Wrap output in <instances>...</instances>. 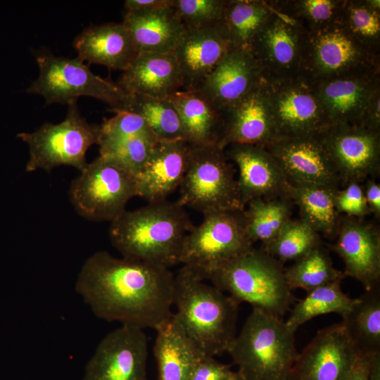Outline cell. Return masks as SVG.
Instances as JSON below:
<instances>
[{
	"instance_id": "cell-45",
	"label": "cell",
	"mask_w": 380,
	"mask_h": 380,
	"mask_svg": "<svg viewBox=\"0 0 380 380\" xmlns=\"http://www.w3.org/2000/svg\"><path fill=\"white\" fill-rule=\"evenodd\" d=\"M360 125L374 130H380V89L376 91L370 99Z\"/></svg>"
},
{
	"instance_id": "cell-12",
	"label": "cell",
	"mask_w": 380,
	"mask_h": 380,
	"mask_svg": "<svg viewBox=\"0 0 380 380\" xmlns=\"http://www.w3.org/2000/svg\"><path fill=\"white\" fill-rule=\"evenodd\" d=\"M265 80L275 138L319 134L332 125L311 82L304 77Z\"/></svg>"
},
{
	"instance_id": "cell-14",
	"label": "cell",
	"mask_w": 380,
	"mask_h": 380,
	"mask_svg": "<svg viewBox=\"0 0 380 380\" xmlns=\"http://www.w3.org/2000/svg\"><path fill=\"white\" fill-rule=\"evenodd\" d=\"M323 133L277 137L264 147L280 167L288 183L337 191L342 186L324 141Z\"/></svg>"
},
{
	"instance_id": "cell-39",
	"label": "cell",
	"mask_w": 380,
	"mask_h": 380,
	"mask_svg": "<svg viewBox=\"0 0 380 380\" xmlns=\"http://www.w3.org/2000/svg\"><path fill=\"white\" fill-rule=\"evenodd\" d=\"M158 140L144 136L99 137V156L138 176Z\"/></svg>"
},
{
	"instance_id": "cell-47",
	"label": "cell",
	"mask_w": 380,
	"mask_h": 380,
	"mask_svg": "<svg viewBox=\"0 0 380 380\" xmlns=\"http://www.w3.org/2000/svg\"><path fill=\"white\" fill-rule=\"evenodd\" d=\"M175 0H127L125 8L127 12L151 11L174 6Z\"/></svg>"
},
{
	"instance_id": "cell-17",
	"label": "cell",
	"mask_w": 380,
	"mask_h": 380,
	"mask_svg": "<svg viewBox=\"0 0 380 380\" xmlns=\"http://www.w3.org/2000/svg\"><path fill=\"white\" fill-rule=\"evenodd\" d=\"M357 356L344 326L332 324L298 354L291 380H346Z\"/></svg>"
},
{
	"instance_id": "cell-7",
	"label": "cell",
	"mask_w": 380,
	"mask_h": 380,
	"mask_svg": "<svg viewBox=\"0 0 380 380\" xmlns=\"http://www.w3.org/2000/svg\"><path fill=\"white\" fill-rule=\"evenodd\" d=\"M36 61L39 77L27 92L42 95L47 105H69L80 96H86L105 102L112 111L127 109L132 95L117 82L94 74L89 65L78 58L58 57L42 50L36 54Z\"/></svg>"
},
{
	"instance_id": "cell-48",
	"label": "cell",
	"mask_w": 380,
	"mask_h": 380,
	"mask_svg": "<svg viewBox=\"0 0 380 380\" xmlns=\"http://www.w3.org/2000/svg\"><path fill=\"white\" fill-rule=\"evenodd\" d=\"M375 354L358 355L346 380H369L371 362Z\"/></svg>"
},
{
	"instance_id": "cell-13",
	"label": "cell",
	"mask_w": 380,
	"mask_h": 380,
	"mask_svg": "<svg viewBox=\"0 0 380 380\" xmlns=\"http://www.w3.org/2000/svg\"><path fill=\"white\" fill-rule=\"evenodd\" d=\"M272 10L270 18L254 38L249 50L265 79L288 80L303 77L308 32L291 18Z\"/></svg>"
},
{
	"instance_id": "cell-40",
	"label": "cell",
	"mask_w": 380,
	"mask_h": 380,
	"mask_svg": "<svg viewBox=\"0 0 380 380\" xmlns=\"http://www.w3.org/2000/svg\"><path fill=\"white\" fill-rule=\"evenodd\" d=\"M319 245V234L300 218L291 219L272 241L261 248L283 264L298 260Z\"/></svg>"
},
{
	"instance_id": "cell-41",
	"label": "cell",
	"mask_w": 380,
	"mask_h": 380,
	"mask_svg": "<svg viewBox=\"0 0 380 380\" xmlns=\"http://www.w3.org/2000/svg\"><path fill=\"white\" fill-rule=\"evenodd\" d=\"M227 0H175L174 8L186 30L219 24Z\"/></svg>"
},
{
	"instance_id": "cell-15",
	"label": "cell",
	"mask_w": 380,
	"mask_h": 380,
	"mask_svg": "<svg viewBox=\"0 0 380 380\" xmlns=\"http://www.w3.org/2000/svg\"><path fill=\"white\" fill-rule=\"evenodd\" d=\"M148 338L144 329L122 324L99 342L82 380H148Z\"/></svg>"
},
{
	"instance_id": "cell-10",
	"label": "cell",
	"mask_w": 380,
	"mask_h": 380,
	"mask_svg": "<svg viewBox=\"0 0 380 380\" xmlns=\"http://www.w3.org/2000/svg\"><path fill=\"white\" fill-rule=\"evenodd\" d=\"M137 196V177L99 156L71 182L70 201L76 213L89 221L111 222Z\"/></svg>"
},
{
	"instance_id": "cell-2",
	"label": "cell",
	"mask_w": 380,
	"mask_h": 380,
	"mask_svg": "<svg viewBox=\"0 0 380 380\" xmlns=\"http://www.w3.org/2000/svg\"><path fill=\"white\" fill-rule=\"evenodd\" d=\"M194 224L177 201L125 210L110 222L109 237L122 257L166 267L179 264L183 241Z\"/></svg>"
},
{
	"instance_id": "cell-9",
	"label": "cell",
	"mask_w": 380,
	"mask_h": 380,
	"mask_svg": "<svg viewBox=\"0 0 380 380\" xmlns=\"http://www.w3.org/2000/svg\"><path fill=\"white\" fill-rule=\"evenodd\" d=\"M100 125L89 123L80 114L77 101L68 105L64 120L58 124L46 122L32 132L18 134L29 147L27 172H47L61 166L82 171L87 165L86 153L97 144Z\"/></svg>"
},
{
	"instance_id": "cell-11",
	"label": "cell",
	"mask_w": 380,
	"mask_h": 380,
	"mask_svg": "<svg viewBox=\"0 0 380 380\" xmlns=\"http://www.w3.org/2000/svg\"><path fill=\"white\" fill-rule=\"evenodd\" d=\"M380 73V56L362 47L339 23L308 33L303 77L312 82Z\"/></svg>"
},
{
	"instance_id": "cell-3",
	"label": "cell",
	"mask_w": 380,
	"mask_h": 380,
	"mask_svg": "<svg viewBox=\"0 0 380 380\" xmlns=\"http://www.w3.org/2000/svg\"><path fill=\"white\" fill-rule=\"evenodd\" d=\"M182 266L175 274L173 316L202 352L227 353L236 335L239 304L213 284Z\"/></svg>"
},
{
	"instance_id": "cell-6",
	"label": "cell",
	"mask_w": 380,
	"mask_h": 380,
	"mask_svg": "<svg viewBox=\"0 0 380 380\" xmlns=\"http://www.w3.org/2000/svg\"><path fill=\"white\" fill-rule=\"evenodd\" d=\"M253 248L244 209L214 211L203 215V221L188 232L179 264L207 281L214 270Z\"/></svg>"
},
{
	"instance_id": "cell-30",
	"label": "cell",
	"mask_w": 380,
	"mask_h": 380,
	"mask_svg": "<svg viewBox=\"0 0 380 380\" xmlns=\"http://www.w3.org/2000/svg\"><path fill=\"white\" fill-rule=\"evenodd\" d=\"M335 191L324 187L288 183L286 195L298 207L300 219L319 234L334 239L336 237L342 217L335 205Z\"/></svg>"
},
{
	"instance_id": "cell-20",
	"label": "cell",
	"mask_w": 380,
	"mask_h": 380,
	"mask_svg": "<svg viewBox=\"0 0 380 380\" xmlns=\"http://www.w3.org/2000/svg\"><path fill=\"white\" fill-rule=\"evenodd\" d=\"M239 172V191L243 205L255 198L286 196V181L280 167L262 146L232 144L224 148Z\"/></svg>"
},
{
	"instance_id": "cell-28",
	"label": "cell",
	"mask_w": 380,
	"mask_h": 380,
	"mask_svg": "<svg viewBox=\"0 0 380 380\" xmlns=\"http://www.w3.org/2000/svg\"><path fill=\"white\" fill-rule=\"evenodd\" d=\"M122 24L139 52L172 53L185 32L174 6L125 12Z\"/></svg>"
},
{
	"instance_id": "cell-24",
	"label": "cell",
	"mask_w": 380,
	"mask_h": 380,
	"mask_svg": "<svg viewBox=\"0 0 380 380\" xmlns=\"http://www.w3.org/2000/svg\"><path fill=\"white\" fill-rule=\"evenodd\" d=\"M117 84L130 95L159 99H168L183 88L180 70L172 53H138Z\"/></svg>"
},
{
	"instance_id": "cell-19",
	"label": "cell",
	"mask_w": 380,
	"mask_h": 380,
	"mask_svg": "<svg viewBox=\"0 0 380 380\" xmlns=\"http://www.w3.org/2000/svg\"><path fill=\"white\" fill-rule=\"evenodd\" d=\"M222 113L224 129L218 145L222 148L232 144L265 146L275 138L267 82L263 77Z\"/></svg>"
},
{
	"instance_id": "cell-42",
	"label": "cell",
	"mask_w": 380,
	"mask_h": 380,
	"mask_svg": "<svg viewBox=\"0 0 380 380\" xmlns=\"http://www.w3.org/2000/svg\"><path fill=\"white\" fill-rule=\"evenodd\" d=\"M113 112L115 113L113 117L104 120L100 125L99 137L144 136L157 139L145 120L139 114L127 110Z\"/></svg>"
},
{
	"instance_id": "cell-33",
	"label": "cell",
	"mask_w": 380,
	"mask_h": 380,
	"mask_svg": "<svg viewBox=\"0 0 380 380\" xmlns=\"http://www.w3.org/2000/svg\"><path fill=\"white\" fill-rule=\"evenodd\" d=\"M292 203L287 196L250 201L244 215L251 241L264 246L272 241L291 220Z\"/></svg>"
},
{
	"instance_id": "cell-4",
	"label": "cell",
	"mask_w": 380,
	"mask_h": 380,
	"mask_svg": "<svg viewBox=\"0 0 380 380\" xmlns=\"http://www.w3.org/2000/svg\"><path fill=\"white\" fill-rule=\"evenodd\" d=\"M295 332L281 317L253 308L227 353L244 380H291Z\"/></svg>"
},
{
	"instance_id": "cell-49",
	"label": "cell",
	"mask_w": 380,
	"mask_h": 380,
	"mask_svg": "<svg viewBox=\"0 0 380 380\" xmlns=\"http://www.w3.org/2000/svg\"><path fill=\"white\" fill-rule=\"evenodd\" d=\"M369 380H380V353H376L372 357Z\"/></svg>"
},
{
	"instance_id": "cell-34",
	"label": "cell",
	"mask_w": 380,
	"mask_h": 380,
	"mask_svg": "<svg viewBox=\"0 0 380 380\" xmlns=\"http://www.w3.org/2000/svg\"><path fill=\"white\" fill-rule=\"evenodd\" d=\"M342 280H336L307 292L291 310L286 325L296 331L303 324L312 318L328 313L342 317L352 308L357 298H351L341 288Z\"/></svg>"
},
{
	"instance_id": "cell-18",
	"label": "cell",
	"mask_w": 380,
	"mask_h": 380,
	"mask_svg": "<svg viewBox=\"0 0 380 380\" xmlns=\"http://www.w3.org/2000/svg\"><path fill=\"white\" fill-rule=\"evenodd\" d=\"M336 240L330 246L345 264L343 274L357 280L365 291L380 286V232L364 218L342 217Z\"/></svg>"
},
{
	"instance_id": "cell-16",
	"label": "cell",
	"mask_w": 380,
	"mask_h": 380,
	"mask_svg": "<svg viewBox=\"0 0 380 380\" xmlns=\"http://www.w3.org/2000/svg\"><path fill=\"white\" fill-rule=\"evenodd\" d=\"M342 187L361 183L380 172V130L359 125L334 124L323 133Z\"/></svg>"
},
{
	"instance_id": "cell-23",
	"label": "cell",
	"mask_w": 380,
	"mask_h": 380,
	"mask_svg": "<svg viewBox=\"0 0 380 380\" xmlns=\"http://www.w3.org/2000/svg\"><path fill=\"white\" fill-rule=\"evenodd\" d=\"M191 147L184 141H158L137 177V196L148 203L167 200L182 182Z\"/></svg>"
},
{
	"instance_id": "cell-1",
	"label": "cell",
	"mask_w": 380,
	"mask_h": 380,
	"mask_svg": "<svg viewBox=\"0 0 380 380\" xmlns=\"http://www.w3.org/2000/svg\"><path fill=\"white\" fill-rule=\"evenodd\" d=\"M174 277L168 267L100 251L84 262L75 288L98 318L156 330L173 315Z\"/></svg>"
},
{
	"instance_id": "cell-27",
	"label": "cell",
	"mask_w": 380,
	"mask_h": 380,
	"mask_svg": "<svg viewBox=\"0 0 380 380\" xmlns=\"http://www.w3.org/2000/svg\"><path fill=\"white\" fill-rule=\"evenodd\" d=\"M153 354L158 380H189L204 354L175 317L156 330Z\"/></svg>"
},
{
	"instance_id": "cell-37",
	"label": "cell",
	"mask_w": 380,
	"mask_h": 380,
	"mask_svg": "<svg viewBox=\"0 0 380 380\" xmlns=\"http://www.w3.org/2000/svg\"><path fill=\"white\" fill-rule=\"evenodd\" d=\"M127 110L141 115L158 141H184L181 118L170 99L132 95Z\"/></svg>"
},
{
	"instance_id": "cell-5",
	"label": "cell",
	"mask_w": 380,
	"mask_h": 380,
	"mask_svg": "<svg viewBox=\"0 0 380 380\" xmlns=\"http://www.w3.org/2000/svg\"><path fill=\"white\" fill-rule=\"evenodd\" d=\"M207 281L227 293L239 304L281 317L295 302L283 264L262 248L251 251L226 262Z\"/></svg>"
},
{
	"instance_id": "cell-50",
	"label": "cell",
	"mask_w": 380,
	"mask_h": 380,
	"mask_svg": "<svg viewBox=\"0 0 380 380\" xmlns=\"http://www.w3.org/2000/svg\"><path fill=\"white\" fill-rule=\"evenodd\" d=\"M226 380H244L240 374L236 371L227 379Z\"/></svg>"
},
{
	"instance_id": "cell-44",
	"label": "cell",
	"mask_w": 380,
	"mask_h": 380,
	"mask_svg": "<svg viewBox=\"0 0 380 380\" xmlns=\"http://www.w3.org/2000/svg\"><path fill=\"white\" fill-rule=\"evenodd\" d=\"M234 373L230 365L218 362L215 357L205 355L195 367L189 380H226Z\"/></svg>"
},
{
	"instance_id": "cell-29",
	"label": "cell",
	"mask_w": 380,
	"mask_h": 380,
	"mask_svg": "<svg viewBox=\"0 0 380 380\" xmlns=\"http://www.w3.org/2000/svg\"><path fill=\"white\" fill-rule=\"evenodd\" d=\"M168 99L178 112L186 142L191 146L219 145L223 113L196 90H179Z\"/></svg>"
},
{
	"instance_id": "cell-22",
	"label": "cell",
	"mask_w": 380,
	"mask_h": 380,
	"mask_svg": "<svg viewBox=\"0 0 380 380\" xmlns=\"http://www.w3.org/2000/svg\"><path fill=\"white\" fill-rule=\"evenodd\" d=\"M261 68L247 49H232L194 90L221 112L250 91L262 79Z\"/></svg>"
},
{
	"instance_id": "cell-36",
	"label": "cell",
	"mask_w": 380,
	"mask_h": 380,
	"mask_svg": "<svg viewBox=\"0 0 380 380\" xmlns=\"http://www.w3.org/2000/svg\"><path fill=\"white\" fill-rule=\"evenodd\" d=\"M289 287L302 289L308 292L336 280H343V272L336 270L328 251L319 245L284 269Z\"/></svg>"
},
{
	"instance_id": "cell-25",
	"label": "cell",
	"mask_w": 380,
	"mask_h": 380,
	"mask_svg": "<svg viewBox=\"0 0 380 380\" xmlns=\"http://www.w3.org/2000/svg\"><path fill=\"white\" fill-rule=\"evenodd\" d=\"M312 83L332 125H360L370 99L380 89V73Z\"/></svg>"
},
{
	"instance_id": "cell-32",
	"label": "cell",
	"mask_w": 380,
	"mask_h": 380,
	"mask_svg": "<svg viewBox=\"0 0 380 380\" xmlns=\"http://www.w3.org/2000/svg\"><path fill=\"white\" fill-rule=\"evenodd\" d=\"M272 13L267 1L227 0L221 24L232 49L249 50Z\"/></svg>"
},
{
	"instance_id": "cell-43",
	"label": "cell",
	"mask_w": 380,
	"mask_h": 380,
	"mask_svg": "<svg viewBox=\"0 0 380 380\" xmlns=\"http://www.w3.org/2000/svg\"><path fill=\"white\" fill-rule=\"evenodd\" d=\"M334 202L339 214L345 216L364 218L370 213L362 186L358 182H349L335 191Z\"/></svg>"
},
{
	"instance_id": "cell-31",
	"label": "cell",
	"mask_w": 380,
	"mask_h": 380,
	"mask_svg": "<svg viewBox=\"0 0 380 380\" xmlns=\"http://www.w3.org/2000/svg\"><path fill=\"white\" fill-rule=\"evenodd\" d=\"M342 317L358 355L380 353V286L365 291Z\"/></svg>"
},
{
	"instance_id": "cell-21",
	"label": "cell",
	"mask_w": 380,
	"mask_h": 380,
	"mask_svg": "<svg viewBox=\"0 0 380 380\" xmlns=\"http://www.w3.org/2000/svg\"><path fill=\"white\" fill-rule=\"evenodd\" d=\"M232 49L221 24L185 30L172 53L179 65L182 90H194Z\"/></svg>"
},
{
	"instance_id": "cell-46",
	"label": "cell",
	"mask_w": 380,
	"mask_h": 380,
	"mask_svg": "<svg viewBox=\"0 0 380 380\" xmlns=\"http://www.w3.org/2000/svg\"><path fill=\"white\" fill-rule=\"evenodd\" d=\"M362 186L364 196L370 213L376 218H380V185L374 178L365 180Z\"/></svg>"
},
{
	"instance_id": "cell-26",
	"label": "cell",
	"mask_w": 380,
	"mask_h": 380,
	"mask_svg": "<svg viewBox=\"0 0 380 380\" xmlns=\"http://www.w3.org/2000/svg\"><path fill=\"white\" fill-rule=\"evenodd\" d=\"M73 46L82 61L125 71L138 54L125 27L121 23L92 25L78 34Z\"/></svg>"
},
{
	"instance_id": "cell-35",
	"label": "cell",
	"mask_w": 380,
	"mask_h": 380,
	"mask_svg": "<svg viewBox=\"0 0 380 380\" xmlns=\"http://www.w3.org/2000/svg\"><path fill=\"white\" fill-rule=\"evenodd\" d=\"M338 23L366 51L380 56L379 0H344Z\"/></svg>"
},
{
	"instance_id": "cell-8",
	"label": "cell",
	"mask_w": 380,
	"mask_h": 380,
	"mask_svg": "<svg viewBox=\"0 0 380 380\" xmlns=\"http://www.w3.org/2000/svg\"><path fill=\"white\" fill-rule=\"evenodd\" d=\"M234 172L224 149L218 145L191 146L177 201L203 215L244 209Z\"/></svg>"
},
{
	"instance_id": "cell-38",
	"label": "cell",
	"mask_w": 380,
	"mask_h": 380,
	"mask_svg": "<svg viewBox=\"0 0 380 380\" xmlns=\"http://www.w3.org/2000/svg\"><path fill=\"white\" fill-rule=\"evenodd\" d=\"M274 11L293 19L308 33L338 23L344 0L267 1Z\"/></svg>"
}]
</instances>
